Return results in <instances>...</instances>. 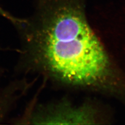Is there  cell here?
I'll list each match as a JSON object with an SVG mask.
<instances>
[{"mask_svg":"<svg viewBox=\"0 0 125 125\" xmlns=\"http://www.w3.org/2000/svg\"><path fill=\"white\" fill-rule=\"evenodd\" d=\"M3 73L4 71L0 68V124L6 119L19 101L33 84V82L30 83L23 78L15 79L3 85L2 78Z\"/></svg>","mask_w":125,"mask_h":125,"instance_id":"cell-3","label":"cell"},{"mask_svg":"<svg viewBox=\"0 0 125 125\" xmlns=\"http://www.w3.org/2000/svg\"><path fill=\"white\" fill-rule=\"evenodd\" d=\"M85 0H36L32 16L13 26L20 40L15 69L125 104V73L90 25Z\"/></svg>","mask_w":125,"mask_h":125,"instance_id":"cell-1","label":"cell"},{"mask_svg":"<svg viewBox=\"0 0 125 125\" xmlns=\"http://www.w3.org/2000/svg\"><path fill=\"white\" fill-rule=\"evenodd\" d=\"M20 117L12 120L17 125H96L109 121L100 108L91 102L75 104L67 100L41 104L32 100Z\"/></svg>","mask_w":125,"mask_h":125,"instance_id":"cell-2","label":"cell"}]
</instances>
